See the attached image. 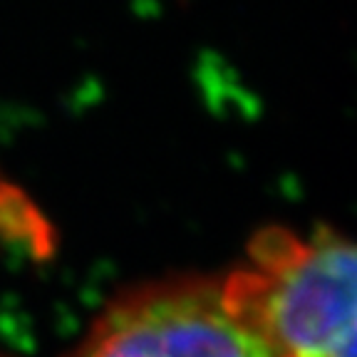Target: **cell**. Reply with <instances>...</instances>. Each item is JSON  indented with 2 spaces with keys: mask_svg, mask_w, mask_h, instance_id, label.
Listing matches in <instances>:
<instances>
[{
  "mask_svg": "<svg viewBox=\"0 0 357 357\" xmlns=\"http://www.w3.org/2000/svg\"><path fill=\"white\" fill-rule=\"evenodd\" d=\"M0 357H6V355H0Z\"/></svg>",
  "mask_w": 357,
  "mask_h": 357,
  "instance_id": "3957f363",
  "label": "cell"
},
{
  "mask_svg": "<svg viewBox=\"0 0 357 357\" xmlns=\"http://www.w3.org/2000/svg\"><path fill=\"white\" fill-rule=\"evenodd\" d=\"M218 283L273 357H357V241L271 226Z\"/></svg>",
  "mask_w": 357,
  "mask_h": 357,
  "instance_id": "6da1fadb",
  "label": "cell"
},
{
  "mask_svg": "<svg viewBox=\"0 0 357 357\" xmlns=\"http://www.w3.org/2000/svg\"><path fill=\"white\" fill-rule=\"evenodd\" d=\"M73 357H273L211 278L151 283L119 298Z\"/></svg>",
  "mask_w": 357,
  "mask_h": 357,
  "instance_id": "7a4b0ae2",
  "label": "cell"
}]
</instances>
